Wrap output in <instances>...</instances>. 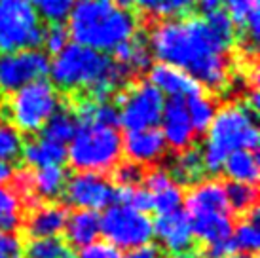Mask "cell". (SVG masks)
<instances>
[{
    "label": "cell",
    "mask_w": 260,
    "mask_h": 258,
    "mask_svg": "<svg viewBox=\"0 0 260 258\" xmlns=\"http://www.w3.org/2000/svg\"><path fill=\"white\" fill-rule=\"evenodd\" d=\"M114 103L120 105V123L127 131L152 129L161 120L164 95L146 80H135L116 95Z\"/></svg>",
    "instance_id": "obj_8"
},
{
    "label": "cell",
    "mask_w": 260,
    "mask_h": 258,
    "mask_svg": "<svg viewBox=\"0 0 260 258\" xmlns=\"http://www.w3.org/2000/svg\"><path fill=\"white\" fill-rule=\"evenodd\" d=\"M67 159L65 144L51 143L48 139L37 137L32 141H23V158L21 162L30 167H51V165H63Z\"/></svg>",
    "instance_id": "obj_21"
},
{
    "label": "cell",
    "mask_w": 260,
    "mask_h": 258,
    "mask_svg": "<svg viewBox=\"0 0 260 258\" xmlns=\"http://www.w3.org/2000/svg\"><path fill=\"white\" fill-rule=\"evenodd\" d=\"M186 110L190 116V122H192V127H194V133L198 137L203 135L209 129L213 118L217 114V105L211 99V95H207V91H205V93L188 97Z\"/></svg>",
    "instance_id": "obj_28"
},
{
    "label": "cell",
    "mask_w": 260,
    "mask_h": 258,
    "mask_svg": "<svg viewBox=\"0 0 260 258\" xmlns=\"http://www.w3.org/2000/svg\"><path fill=\"white\" fill-rule=\"evenodd\" d=\"M116 258H122V256H120V254H118V256H116Z\"/></svg>",
    "instance_id": "obj_47"
},
{
    "label": "cell",
    "mask_w": 260,
    "mask_h": 258,
    "mask_svg": "<svg viewBox=\"0 0 260 258\" xmlns=\"http://www.w3.org/2000/svg\"><path fill=\"white\" fill-rule=\"evenodd\" d=\"M226 200L230 205L232 213L238 215L239 218L256 209V200H258V190L253 184H243V182H228L224 184Z\"/></svg>",
    "instance_id": "obj_29"
},
{
    "label": "cell",
    "mask_w": 260,
    "mask_h": 258,
    "mask_svg": "<svg viewBox=\"0 0 260 258\" xmlns=\"http://www.w3.org/2000/svg\"><path fill=\"white\" fill-rule=\"evenodd\" d=\"M152 198H154V211L158 215H169V213L181 209L182 200H184V192H182L181 186H177L175 182H171L169 186L152 194Z\"/></svg>",
    "instance_id": "obj_35"
},
{
    "label": "cell",
    "mask_w": 260,
    "mask_h": 258,
    "mask_svg": "<svg viewBox=\"0 0 260 258\" xmlns=\"http://www.w3.org/2000/svg\"><path fill=\"white\" fill-rule=\"evenodd\" d=\"M152 230L166 258L200 256V245L196 243L188 215L181 209L169 215H159L152 220Z\"/></svg>",
    "instance_id": "obj_11"
},
{
    "label": "cell",
    "mask_w": 260,
    "mask_h": 258,
    "mask_svg": "<svg viewBox=\"0 0 260 258\" xmlns=\"http://www.w3.org/2000/svg\"><path fill=\"white\" fill-rule=\"evenodd\" d=\"M67 169L63 165L42 167L35 173V194L40 203H53L63 196L67 184Z\"/></svg>",
    "instance_id": "obj_25"
},
{
    "label": "cell",
    "mask_w": 260,
    "mask_h": 258,
    "mask_svg": "<svg viewBox=\"0 0 260 258\" xmlns=\"http://www.w3.org/2000/svg\"><path fill=\"white\" fill-rule=\"evenodd\" d=\"M101 234L114 249L133 251L154 237L152 218L127 205H110L101 216Z\"/></svg>",
    "instance_id": "obj_9"
},
{
    "label": "cell",
    "mask_w": 260,
    "mask_h": 258,
    "mask_svg": "<svg viewBox=\"0 0 260 258\" xmlns=\"http://www.w3.org/2000/svg\"><path fill=\"white\" fill-rule=\"evenodd\" d=\"M127 258H166L164 252L159 251L158 245H145V247H139L127 254Z\"/></svg>",
    "instance_id": "obj_40"
},
{
    "label": "cell",
    "mask_w": 260,
    "mask_h": 258,
    "mask_svg": "<svg viewBox=\"0 0 260 258\" xmlns=\"http://www.w3.org/2000/svg\"><path fill=\"white\" fill-rule=\"evenodd\" d=\"M116 2V6H120L122 10H129L131 12V8L135 6V0H114Z\"/></svg>",
    "instance_id": "obj_43"
},
{
    "label": "cell",
    "mask_w": 260,
    "mask_h": 258,
    "mask_svg": "<svg viewBox=\"0 0 260 258\" xmlns=\"http://www.w3.org/2000/svg\"><path fill=\"white\" fill-rule=\"evenodd\" d=\"M40 19L48 23H63L76 0H29Z\"/></svg>",
    "instance_id": "obj_33"
},
{
    "label": "cell",
    "mask_w": 260,
    "mask_h": 258,
    "mask_svg": "<svg viewBox=\"0 0 260 258\" xmlns=\"http://www.w3.org/2000/svg\"><path fill=\"white\" fill-rule=\"evenodd\" d=\"M182 258H200V256H182Z\"/></svg>",
    "instance_id": "obj_45"
},
{
    "label": "cell",
    "mask_w": 260,
    "mask_h": 258,
    "mask_svg": "<svg viewBox=\"0 0 260 258\" xmlns=\"http://www.w3.org/2000/svg\"><path fill=\"white\" fill-rule=\"evenodd\" d=\"M21 201L14 196L10 188L0 186V232L15 234V230L21 228Z\"/></svg>",
    "instance_id": "obj_31"
},
{
    "label": "cell",
    "mask_w": 260,
    "mask_h": 258,
    "mask_svg": "<svg viewBox=\"0 0 260 258\" xmlns=\"http://www.w3.org/2000/svg\"><path fill=\"white\" fill-rule=\"evenodd\" d=\"M0 254L10 258H23V241L17 234L0 232Z\"/></svg>",
    "instance_id": "obj_38"
},
{
    "label": "cell",
    "mask_w": 260,
    "mask_h": 258,
    "mask_svg": "<svg viewBox=\"0 0 260 258\" xmlns=\"http://www.w3.org/2000/svg\"><path fill=\"white\" fill-rule=\"evenodd\" d=\"M256 112L243 103H228L218 110L209 125L207 141L203 146V162L209 175H217L222 169L224 159L236 150L258 148V127Z\"/></svg>",
    "instance_id": "obj_3"
},
{
    "label": "cell",
    "mask_w": 260,
    "mask_h": 258,
    "mask_svg": "<svg viewBox=\"0 0 260 258\" xmlns=\"http://www.w3.org/2000/svg\"><path fill=\"white\" fill-rule=\"evenodd\" d=\"M44 25L29 0H0V55L42 46Z\"/></svg>",
    "instance_id": "obj_7"
},
{
    "label": "cell",
    "mask_w": 260,
    "mask_h": 258,
    "mask_svg": "<svg viewBox=\"0 0 260 258\" xmlns=\"http://www.w3.org/2000/svg\"><path fill=\"white\" fill-rule=\"evenodd\" d=\"M203 19H205L207 27L211 29V33L215 35V38L222 44L226 50L230 51V48L234 46V42H236L238 33H236V27H234L232 19L228 17V14L222 12V10H218V12H213V14L205 15Z\"/></svg>",
    "instance_id": "obj_32"
},
{
    "label": "cell",
    "mask_w": 260,
    "mask_h": 258,
    "mask_svg": "<svg viewBox=\"0 0 260 258\" xmlns=\"http://www.w3.org/2000/svg\"><path fill=\"white\" fill-rule=\"evenodd\" d=\"M25 258H78V252L65 237H42V239H27L23 243Z\"/></svg>",
    "instance_id": "obj_26"
},
{
    "label": "cell",
    "mask_w": 260,
    "mask_h": 258,
    "mask_svg": "<svg viewBox=\"0 0 260 258\" xmlns=\"http://www.w3.org/2000/svg\"><path fill=\"white\" fill-rule=\"evenodd\" d=\"M69 36L74 44L97 51H112L137 35V17L114 0H76L69 14Z\"/></svg>",
    "instance_id": "obj_2"
},
{
    "label": "cell",
    "mask_w": 260,
    "mask_h": 258,
    "mask_svg": "<svg viewBox=\"0 0 260 258\" xmlns=\"http://www.w3.org/2000/svg\"><path fill=\"white\" fill-rule=\"evenodd\" d=\"M110 57L80 44H67L50 64L51 84L59 95H74L86 91L109 71Z\"/></svg>",
    "instance_id": "obj_6"
},
{
    "label": "cell",
    "mask_w": 260,
    "mask_h": 258,
    "mask_svg": "<svg viewBox=\"0 0 260 258\" xmlns=\"http://www.w3.org/2000/svg\"><path fill=\"white\" fill-rule=\"evenodd\" d=\"M65 230V239L73 247H86L97 241V236L101 234V215L97 211H87V209L74 211L69 215Z\"/></svg>",
    "instance_id": "obj_20"
},
{
    "label": "cell",
    "mask_w": 260,
    "mask_h": 258,
    "mask_svg": "<svg viewBox=\"0 0 260 258\" xmlns=\"http://www.w3.org/2000/svg\"><path fill=\"white\" fill-rule=\"evenodd\" d=\"M148 82L158 91H164L169 97H182V99L186 97L188 99L194 95L205 93V89L190 74L164 63H156L148 69Z\"/></svg>",
    "instance_id": "obj_16"
},
{
    "label": "cell",
    "mask_w": 260,
    "mask_h": 258,
    "mask_svg": "<svg viewBox=\"0 0 260 258\" xmlns=\"http://www.w3.org/2000/svg\"><path fill=\"white\" fill-rule=\"evenodd\" d=\"M61 99L63 97L50 80H37L0 101V116L21 135H32L38 133L57 110Z\"/></svg>",
    "instance_id": "obj_4"
},
{
    "label": "cell",
    "mask_w": 260,
    "mask_h": 258,
    "mask_svg": "<svg viewBox=\"0 0 260 258\" xmlns=\"http://www.w3.org/2000/svg\"><path fill=\"white\" fill-rule=\"evenodd\" d=\"M224 175L232 182H243V184H256L258 180V154L251 150H236L224 159L222 169Z\"/></svg>",
    "instance_id": "obj_24"
},
{
    "label": "cell",
    "mask_w": 260,
    "mask_h": 258,
    "mask_svg": "<svg viewBox=\"0 0 260 258\" xmlns=\"http://www.w3.org/2000/svg\"><path fill=\"white\" fill-rule=\"evenodd\" d=\"M150 51L159 63L181 69L207 93L228 84V50L211 33L203 17H177L158 23L150 33Z\"/></svg>",
    "instance_id": "obj_1"
},
{
    "label": "cell",
    "mask_w": 260,
    "mask_h": 258,
    "mask_svg": "<svg viewBox=\"0 0 260 258\" xmlns=\"http://www.w3.org/2000/svg\"><path fill=\"white\" fill-rule=\"evenodd\" d=\"M169 177L177 186H188L192 188L205 180L207 169L203 162V150L200 144H194L186 150L177 152L171 159V165L166 169Z\"/></svg>",
    "instance_id": "obj_18"
},
{
    "label": "cell",
    "mask_w": 260,
    "mask_h": 258,
    "mask_svg": "<svg viewBox=\"0 0 260 258\" xmlns=\"http://www.w3.org/2000/svg\"><path fill=\"white\" fill-rule=\"evenodd\" d=\"M164 123V139L166 144H169L173 152H182L198 144L196 133L190 122V116L186 110V101L182 97H169L167 103H164L161 110V120Z\"/></svg>",
    "instance_id": "obj_14"
},
{
    "label": "cell",
    "mask_w": 260,
    "mask_h": 258,
    "mask_svg": "<svg viewBox=\"0 0 260 258\" xmlns=\"http://www.w3.org/2000/svg\"><path fill=\"white\" fill-rule=\"evenodd\" d=\"M78 131V122L74 118L73 110L67 107L65 103H61L57 110L50 116V120L44 123V127L38 131L37 135L42 139H48L51 143L67 144L73 141V137Z\"/></svg>",
    "instance_id": "obj_23"
},
{
    "label": "cell",
    "mask_w": 260,
    "mask_h": 258,
    "mask_svg": "<svg viewBox=\"0 0 260 258\" xmlns=\"http://www.w3.org/2000/svg\"><path fill=\"white\" fill-rule=\"evenodd\" d=\"M196 6L203 15H209L213 12H218L222 6V0H196Z\"/></svg>",
    "instance_id": "obj_41"
},
{
    "label": "cell",
    "mask_w": 260,
    "mask_h": 258,
    "mask_svg": "<svg viewBox=\"0 0 260 258\" xmlns=\"http://www.w3.org/2000/svg\"><path fill=\"white\" fill-rule=\"evenodd\" d=\"M12 173H14L12 165L0 164V184H2V182H8V180H10V177H12Z\"/></svg>",
    "instance_id": "obj_42"
},
{
    "label": "cell",
    "mask_w": 260,
    "mask_h": 258,
    "mask_svg": "<svg viewBox=\"0 0 260 258\" xmlns=\"http://www.w3.org/2000/svg\"><path fill=\"white\" fill-rule=\"evenodd\" d=\"M69 44V30L63 23H50L48 29H44L42 35V46L50 55H57L59 51H63Z\"/></svg>",
    "instance_id": "obj_36"
},
{
    "label": "cell",
    "mask_w": 260,
    "mask_h": 258,
    "mask_svg": "<svg viewBox=\"0 0 260 258\" xmlns=\"http://www.w3.org/2000/svg\"><path fill=\"white\" fill-rule=\"evenodd\" d=\"M122 154H125V158L133 164L150 167L167 156L166 139L156 127L127 131V135L122 139Z\"/></svg>",
    "instance_id": "obj_15"
},
{
    "label": "cell",
    "mask_w": 260,
    "mask_h": 258,
    "mask_svg": "<svg viewBox=\"0 0 260 258\" xmlns=\"http://www.w3.org/2000/svg\"><path fill=\"white\" fill-rule=\"evenodd\" d=\"M114 57L112 61L127 67L135 76L137 74H143L146 69L152 67V53L150 48L146 44L145 36L141 35H133L129 40H125L123 44H120L118 48L112 50Z\"/></svg>",
    "instance_id": "obj_22"
},
{
    "label": "cell",
    "mask_w": 260,
    "mask_h": 258,
    "mask_svg": "<svg viewBox=\"0 0 260 258\" xmlns=\"http://www.w3.org/2000/svg\"><path fill=\"white\" fill-rule=\"evenodd\" d=\"M0 258H10V256H2V254H0Z\"/></svg>",
    "instance_id": "obj_46"
},
{
    "label": "cell",
    "mask_w": 260,
    "mask_h": 258,
    "mask_svg": "<svg viewBox=\"0 0 260 258\" xmlns=\"http://www.w3.org/2000/svg\"><path fill=\"white\" fill-rule=\"evenodd\" d=\"M118 251L107 241H93L80 251L78 258H116Z\"/></svg>",
    "instance_id": "obj_39"
},
{
    "label": "cell",
    "mask_w": 260,
    "mask_h": 258,
    "mask_svg": "<svg viewBox=\"0 0 260 258\" xmlns=\"http://www.w3.org/2000/svg\"><path fill=\"white\" fill-rule=\"evenodd\" d=\"M69 205L61 201L53 203H40L37 207L23 213L21 230L27 239H42L61 234L69 220Z\"/></svg>",
    "instance_id": "obj_13"
},
{
    "label": "cell",
    "mask_w": 260,
    "mask_h": 258,
    "mask_svg": "<svg viewBox=\"0 0 260 258\" xmlns=\"http://www.w3.org/2000/svg\"><path fill=\"white\" fill-rule=\"evenodd\" d=\"M232 239H234L238 251H243L245 254H254L256 256V251H258L260 245L258 207L239 218L238 228L234 230V234H232Z\"/></svg>",
    "instance_id": "obj_27"
},
{
    "label": "cell",
    "mask_w": 260,
    "mask_h": 258,
    "mask_svg": "<svg viewBox=\"0 0 260 258\" xmlns=\"http://www.w3.org/2000/svg\"><path fill=\"white\" fill-rule=\"evenodd\" d=\"M188 216L202 215V213H232L226 192H224V182L217 179H205L200 184L190 188L186 196V211Z\"/></svg>",
    "instance_id": "obj_17"
},
{
    "label": "cell",
    "mask_w": 260,
    "mask_h": 258,
    "mask_svg": "<svg viewBox=\"0 0 260 258\" xmlns=\"http://www.w3.org/2000/svg\"><path fill=\"white\" fill-rule=\"evenodd\" d=\"M67 158L78 173L112 171L122 159V137L118 129L103 127L95 123L78 125L76 135L71 141Z\"/></svg>",
    "instance_id": "obj_5"
},
{
    "label": "cell",
    "mask_w": 260,
    "mask_h": 258,
    "mask_svg": "<svg viewBox=\"0 0 260 258\" xmlns=\"http://www.w3.org/2000/svg\"><path fill=\"white\" fill-rule=\"evenodd\" d=\"M61 200L74 207L99 211L116 203V186L105 175L99 173H78L67 179Z\"/></svg>",
    "instance_id": "obj_12"
},
{
    "label": "cell",
    "mask_w": 260,
    "mask_h": 258,
    "mask_svg": "<svg viewBox=\"0 0 260 258\" xmlns=\"http://www.w3.org/2000/svg\"><path fill=\"white\" fill-rule=\"evenodd\" d=\"M226 14L234 25H238L239 36L249 40L247 48L254 53L260 35V6L258 0H222Z\"/></svg>",
    "instance_id": "obj_19"
},
{
    "label": "cell",
    "mask_w": 260,
    "mask_h": 258,
    "mask_svg": "<svg viewBox=\"0 0 260 258\" xmlns=\"http://www.w3.org/2000/svg\"><path fill=\"white\" fill-rule=\"evenodd\" d=\"M50 61L44 51L25 50L0 55V93L10 95L30 82L46 78Z\"/></svg>",
    "instance_id": "obj_10"
},
{
    "label": "cell",
    "mask_w": 260,
    "mask_h": 258,
    "mask_svg": "<svg viewBox=\"0 0 260 258\" xmlns=\"http://www.w3.org/2000/svg\"><path fill=\"white\" fill-rule=\"evenodd\" d=\"M222 258H256L254 254H245V252H241V254H228V256H222Z\"/></svg>",
    "instance_id": "obj_44"
},
{
    "label": "cell",
    "mask_w": 260,
    "mask_h": 258,
    "mask_svg": "<svg viewBox=\"0 0 260 258\" xmlns=\"http://www.w3.org/2000/svg\"><path fill=\"white\" fill-rule=\"evenodd\" d=\"M146 167L145 165L133 164L129 159L118 162L112 169V184L120 188H137L143 184Z\"/></svg>",
    "instance_id": "obj_34"
},
{
    "label": "cell",
    "mask_w": 260,
    "mask_h": 258,
    "mask_svg": "<svg viewBox=\"0 0 260 258\" xmlns=\"http://www.w3.org/2000/svg\"><path fill=\"white\" fill-rule=\"evenodd\" d=\"M135 6H139L145 14L156 15V17H175L173 0H135Z\"/></svg>",
    "instance_id": "obj_37"
},
{
    "label": "cell",
    "mask_w": 260,
    "mask_h": 258,
    "mask_svg": "<svg viewBox=\"0 0 260 258\" xmlns=\"http://www.w3.org/2000/svg\"><path fill=\"white\" fill-rule=\"evenodd\" d=\"M23 135L0 116V164L21 165L23 158Z\"/></svg>",
    "instance_id": "obj_30"
}]
</instances>
